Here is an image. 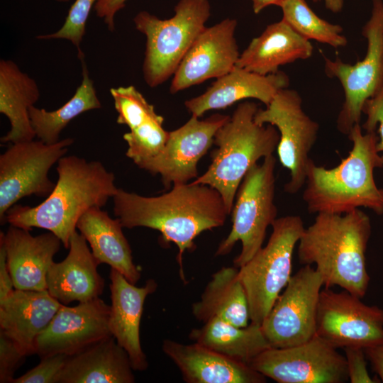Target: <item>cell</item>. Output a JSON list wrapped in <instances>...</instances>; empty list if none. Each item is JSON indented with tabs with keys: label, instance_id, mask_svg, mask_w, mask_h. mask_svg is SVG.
I'll use <instances>...</instances> for the list:
<instances>
[{
	"label": "cell",
	"instance_id": "obj_39",
	"mask_svg": "<svg viewBox=\"0 0 383 383\" xmlns=\"http://www.w3.org/2000/svg\"><path fill=\"white\" fill-rule=\"evenodd\" d=\"M14 289L9 272L4 243L0 240V302L3 301Z\"/></svg>",
	"mask_w": 383,
	"mask_h": 383
},
{
	"label": "cell",
	"instance_id": "obj_33",
	"mask_svg": "<svg viewBox=\"0 0 383 383\" xmlns=\"http://www.w3.org/2000/svg\"><path fill=\"white\" fill-rule=\"evenodd\" d=\"M98 0H75L68 11L62 27L55 33L40 35V40L64 39L70 41L77 49L79 59L84 56L81 43L85 34L90 12Z\"/></svg>",
	"mask_w": 383,
	"mask_h": 383
},
{
	"label": "cell",
	"instance_id": "obj_23",
	"mask_svg": "<svg viewBox=\"0 0 383 383\" xmlns=\"http://www.w3.org/2000/svg\"><path fill=\"white\" fill-rule=\"evenodd\" d=\"M98 265L85 238L76 231L70 238L67 257L54 262L48 270V292L63 305L99 297L104 279L97 271Z\"/></svg>",
	"mask_w": 383,
	"mask_h": 383
},
{
	"label": "cell",
	"instance_id": "obj_35",
	"mask_svg": "<svg viewBox=\"0 0 383 383\" xmlns=\"http://www.w3.org/2000/svg\"><path fill=\"white\" fill-rule=\"evenodd\" d=\"M26 357L14 341L0 331L1 383H12L15 372Z\"/></svg>",
	"mask_w": 383,
	"mask_h": 383
},
{
	"label": "cell",
	"instance_id": "obj_40",
	"mask_svg": "<svg viewBox=\"0 0 383 383\" xmlns=\"http://www.w3.org/2000/svg\"><path fill=\"white\" fill-rule=\"evenodd\" d=\"M367 360L370 362L372 370L377 374L379 380L383 382V343L364 349Z\"/></svg>",
	"mask_w": 383,
	"mask_h": 383
},
{
	"label": "cell",
	"instance_id": "obj_30",
	"mask_svg": "<svg viewBox=\"0 0 383 383\" xmlns=\"http://www.w3.org/2000/svg\"><path fill=\"white\" fill-rule=\"evenodd\" d=\"M189 338L231 359L249 365L260 353L271 348L261 325L250 323L238 327L213 318L193 328Z\"/></svg>",
	"mask_w": 383,
	"mask_h": 383
},
{
	"label": "cell",
	"instance_id": "obj_44",
	"mask_svg": "<svg viewBox=\"0 0 383 383\" xmlns=\"http://www.w3.org/2000/svg\"><path fill=\"white\" fill-rule=\"evenodd\" d=\"M382 161H383V156H382ZM381 193H382V199H383V189H381Z\"/></svg>",
	"mask_w": 383,
	"mask_h": 383
},
{
	"label": "cell",
	"instance_id": "obj_25",
	"mask_svg": "<svg viewBox=\"0 0 383 383\" xmlns=\"http://www.w3.org/2000/svg\"><path fill=\"white\" fill-rule=\"evenodd\" d=\"M313 47L282 18L268 25L240 54L236 66L260 74L279 71L281 66L311 57Z\"/></svg>",
	"mask_w": 383,
	"mask_h": 383
},
{
	"label": "cell",
	"instance_id": "obj_5",
	"mask_svg": "<svg viewBox=\"0 0 383 383\" xmlns=\"http://www.w3.org/2000/svg\"><path fill=\"white\" fill-rule=\"evenodd\" d=\"M257 109V105L249 101L237 106L214 135L217 148L211 154V164L192 182L217 190L228 214L246 173L260 158L273 155L279 143V133L274 126L255 121Z\"/></svg>",
	"mask_w": 383,
	"mask_h": 383
},
{
	"label": "cell",
	"instance_id": "obj_15",
	"mask_svg": "<svg viewBox=\"0 0 383 383\" xmlns=\"http://www.w3.org/2000/svg\"><path fill=\"white\" fill-rule=\"evenodd\" d=\"M229 116L216 113L205 120L192 116L177 129L169 131L163 149L155 156L136 165L152 174H160L166 188L171 184H186L199 177L197 165L212 144L216 131Z\"/></svg>",
	"mask_w": 383,
	"mask_h": 383
},
{
	"label": "cell",
	"instance_id": "obj_8",
	"mask_svg": "<svg viewBox=\"0 0 383 383\" xmlns=\"http://www.w3.org/2000/svg\"><path fill=\"white\" fill-rule=\"evenodd\" d=\"M276 158L273 155L256 163L245 175L236 193L232 209V228L219 244L216 256L228 254L238 241L241 242L240 254L234 266L240 268L262 247L267 229L277 219L274 204Z\"/></svg>",
	"mask_w": 383,
	"mask_h": 383
},
{
	"label": "cell",
	"instance_id": "obj_32",
	"mask_svg": "<svg viewBox=\"0 0 383 383\" xmlns=\"http://www.w3.org/2000/svg\"><path fill=\"white\" fill-rule=\"evenodd\" d=\"M279 7L282 19L305 39L313 40L334 48H343L348 44L341 26L320 18L305 0H285Z\"/></svg>",
	"mask_w": 383,
	"mask_h": 383
},
{
	"label": "cell",
	"instance_id": "obj_2",
	"mask_svg": "<svg viewBox=\"0 0 383 383\" xmlns=\"http://www.w3.org/2000/svg\"><path fill=\"white\" fill-rule=\"evenodd\" d=\"M56 170L57 181L47 198L36 206L13 205L6 212L5 223L29 231L47 230L69 248L80 217L91 208L105 206L118 188L114 174L99 161L65 155Z\"/></svg>",
	"mask_w": 383,
	"mask_h": 383
},
{
	"label": "cell",
	"instance_id": "obj_36",
	"mask_svg": "<svg viewBox=\"0 0 383 383\" xmlns=\"http://www.w3.org/2000/svg\"><path fill=\"white\" fill-rule=\"evenodd\" d=\"M362 111L366 116L362 128L366 132H376L377 129L379 135L376 148L379 153L383 152V86L365 102Z\"/></svg>",
	"mask_w": 383,
	"mask_h": 383
},
{
	"label": "cell",
	"instance_id": "obj_24",
	"mask_svg": "<svg viewBox=\"0 0 383 383\" xmlns=\"http://www.w3.org/2000/svg\"><path fill=\"white\" fill-rule=\"evenodd\" d=\"M61 306L48 290L14 289L0 302V331L14 341L27 356L35 354L36 338Z\"/></svg>",
	"mask_w": 383,
	"mask_h": 383
},
{
	"label": "cell",
	"instance_id": "obj_20",
	"mask_svg": "<svg viewBox=\"0 0 383 383\" xmlns=\"http://www.w3.org/2000/svg\"><path fill=\"white\" fill-rule=\"evenodd\" d=\"M0 240L14 289L47 290V274L62 245L60 239L50 231L33 236L29 230L9 225Z\"/></svg>",
	"mask_w": 383,
	"mask_h": 383
},
{
	"label": "cell",
	"instance_id": "obj_41",
	"mask_svg": "<svg viewBox=\"0 0 383 383\" xmlns=\"http://www.w3.org/2000/svg\"><path fill=\"white\" fill-rule=\"evenodd\" d=\"M252 5V10L255 13L257 14L261 12L264 9L275 5L279 6V5L285 0H251Z\"/></svg>",
	"mask_w": 383,
	"mask_h": 383
},
{
	"label": "cell",
	"instance_id": "obj_16",
	"mask_svg": "<svg viewBox=\"0 0 383 383\" xmlns=\"http://www.w3.org/2000/svg\"><path fill=\"white\" fill-rule=\"evenodd\" d=\"M110 306L100 297L74 306L60 307L47 328L35 340V354L40 358L54 354L74 355L111 336Z\"/></svg>",
	"mask_w": 383,
	"mask_h": 383
},
{
	"label": "cell",
	"instance_id": "obj_27",
	"mask_svg": "<svg viewBox=\"0 0 383 383\" xmlns=\"http://www.w3.org/2000/svg\"><path fill=\"white\" fill-rule=\"evenodd\" d=\"M129 357L113 336L69 355L60 383H133Z\"/></svg>",
	"mask_w": 383,
	"mask_h": 383
},
{
	"label": "cell",
	"instance_id": "obj_22",
	"mask_svg": "<svg viewBox=\"0 0 383 383\" xmlns=\"http://www.w3.org/2000/svg\"><path fill=\"white\" fill-rule=\"evenodd\" d=\"M289 77L282 71L267 75L235 66L201 95L185 101L188 111L201 117L206 111L227 108L237 101L255 99L267 106L281 90L289 87Z\"/></svg>",
	"mask_w": 383,
	"mask_h": 383
},
{
	"label": "cell",
	"instance_id": "obj_42",
	"mask_svg": "<svg viewBox=\"0 0 383 383\" xmlns=\"http://www.w3.org/2000/svg\"><path fill=\"white\" fill-rule=\"evenodd\" d=\"M321 0H313V2H318ZM326 8L333 12L339 13L341 11L344 4V0H323Z\"/></svg>",
	"mask_w": 383,
	"mask_h": 383
},
{
	"label": "cell",
	"instance_id": "obj_13",
	"mask_svg": "<svg viewBox=\"0 0 383 383\" xmlns=\"http://www.w3.org/2000/svg\"><path fill=\"white\" fill-rule=\"evenodd\" d=\"M250 365L279 383H343L348 380L345 356L318 335L295 346L266 349Z\"/></svg>",
	"mask_w": 383,
	"mask_h": 383
},
{
	"label": "cell",
	"instance_id": "obj_21",
	"mask_svg": "<svg viewBox=\"0 0 383 383\" xmlns=\"http://www.w3.org/2000/svg\"><path fill=\"white\" fill-rule=\"evenodd\" d=\"M163 353L187 383H264L266 377L250 365L231 359L197 343L162 342Z\"/></svg>",
	"mask_w": 383,
	"mask_h": 383
},
{
	"label": "cell",
	"instance_id": "obj_43",
	"mask_svg": "<svg viewBox=\"0 0 383 383\" xmlns=\"http://www.w3.org/2000/svg\"><path fill=\"white\" fill-rule=\"evenodd\" d=\"M55 1L60 3H66V2L70 1V0H55Z\"/></svg>",
	"mask_w": 383,
	"mask_h": 383
},
{
	"label": "cell",
	"instance_id": "obj_9",
	"mask_svg": "<svg viewBox=\"0 0 383 383\" xmlns=\"http://www.w3.org/2000/svg\"><path fill=\"white\" fill-rule=\"evenodd\" d=\"M362 35L367 40L365 57L351 65L339 57H324V70L337 79L344 91V101L337 118V128L348 135L354 125L360 123L365 102L383 86V0H372L370 18Z\"/></svg>",
	"mask_w": 383,
	"mask_h": 383
},
{
	"label": "cell",
	"instance_id": "obj_18",
	"mask_svg": "<svg viewBox=\"0 0 383 383\" xmlns=\"http://www.w3.org/2000/svg\"><path fill=\"white\" fill-rule=\"evenodd\" d=\"M109 279L111 334L127 353L133 370L144 371L148 362L140 343V321L145 299L157 290V284L149 279L143 287H136L113 268Z\"/></svg>",
	"mask_w": 383,
	"mask_h": 383
},
{
	"label": "cell",
	"instance_id": "obj_34",
	"mask_svg": "<svg viewBox=\"0 0 383 383\" xmlns=\"http://www.w3.org/2000/svg\"><path fill=\"white\" fill-rule=\"evenodd\" d=\"M68 356L54 354L43 357L38 365L14 378L12 383H60Z\"/></svg>",
	"mask_w": 383,
	"mask_h": 383
},
{
	"label": "cell",
	"instance_id": "obj_12",
	"mask_svg": "<svg viewBox=\"0 0 383 383\" xmlns=\"http://www.w3.org/2000/svg\"><path fill=\"white\" fill-rule=\"evenodd\" d=\"M323 286L320 274L306 265L292 276L261 324L272 348L302 344L316 335V312Z\"/></svg>",
	"mask_w": 383,
	"mask_h": 383
},
{
	"label": "cell",
	"instance_id": "obj_38",
	"mask_svg": "<svg viewBox=\"0 0 383 383\" xmlns=\"http://www.w3.org/2000/svg\"><path fill=\"white\" fill-rule=\"evenodd\" d=\"M127 0H98L94 6L96 15L103 19L108 29H115V16L126 6Z\"/></svg>",
	"mask_w": 383,
	"mask_h": 383
},
{
	"label": "cell",
	"instance_id": "obj_26",
	"mask_svg": "<svg viewBox=\"0 0 383 383\" xmlns=\"http://www.w3.org/2000/svg\"><path fill=\"white\" fill-rule=\"evenodd\" d=\"M123 228L118 218H112L99 207L89 209L77 223V229L89 243L98 264L109 265L135 284L141 277V272L133 262Z\"/></svg>",
	"mask_w": 383,
	"mask_h": 383
},
{
	"label": "cell",
	"instance_id": "obj_17",
	"mask_svg": "<svg viewBox=\"0 0 383 383\" xmlns=\"http://www.w3.org/2000/svg\"><path fill=\"white\" fill-rule=\"evenodd\" d=\"M238 22L225 18L206 27L194 40L172 77L170 91L176 94L235 67L240 57L235 38Z\"/></svg>",
	"mask_w": 383,
	"mask_h": 383
},
{
	"label": "cell",
	"instance_id": "obj_4",
	"mask_svg": "<svg viewBox=\"0 0 383 383\" xmlns=\"http://www.w3.org/2000/svg\"><path fill=\"white\" fill-rule=\"evenodd\" d=\"M353 143L348 155L333 168L316 165L311 160L306 171L303 199L310 213L343 214L361 207L383 214L381 189L374 171L383 167L376 145V132H362L360 123L348 135Z\"/></svg>",
	"mask_w": 383,
	"mask_h": 383
},
{
	"label": "cell",
	"instance_id": "obj_31",
	"mask_svg": "<svg viewBox=\"0 0 383 383\" xmlns=\"http://www.w3.org/2000/svg\"><path fill=\"white\" fill-rule=\"evenodd\" d=\"M82 62V80L74 95L59 109L48 111L32 106L29 114L35 137L46 144H54L60 140V135L67 124L79 115L101 107L94 82L91 79L84 56Z\"/></svg>",
	"mask_w": 383,
	"mask_h": 383
},
{
	"label": "cell",
	"instance_id": "obj_10",
	"mask_svg": "<svg viewBox=\"0 0 383 383\" xmlns=\"http://www.w3.org/2000/svg\"><path fill=\"white\" fill-rule=\"evenodd\" d=\"M254 119L259 124L272 125L279 131L278 158L290 174L284 190L289 194L298 192L306 183L311 160L309 153L318 138V123L304 111L299 92L289 87L281 89L265 109L258 108Z\"/></svg>",
	"mask_w": 383,
	"mask_h": 383
},
{
	"label": "cell",
	"instance_id": "obj_3",
	"mask_svg": "<svg viewBox=\"0 0 383 383\" xmlns=\"http://www.w3.org/2000/svg\"><path fill=\"white\" fill-rule=\"evenodd\" d=\"M371 231L370 217L360 209L317 213L298 242L299 262L315 265L325 288L338 286L362 299L370 279L365 252Z\"/></svg>",
	"mask_w": 383,
	"mask_h": 383
},
{
	"label": "cell",
	"instance_id": "obj_7",
	"mask_svg": "<svg viewBox=\"0 0 383 383\" xmlns=\"http://www.w3.org/2000/svg\"><path fill=\"white\" fill-rule=\"evenodd\" d=\"M267 245L239 268L250 323L261 325L291 278L292 256L304 230L302 218L288 215L277 218Z\"/></svg>",
	"mask_w": 383,
	"mask_h": 383
},
{
	"label": "cell",
	"instance_id": "obj_6",
	"mask_svg": "<svg viewBox=\"0 0 383 383\" xmlns=\"http://www.w3.org/2000/svg\"><path fill=\"white\" fill-rule=\"evenodd\" d=\"M167 19L142 11L133 18L135 28L146 37L143 74L156 87L173 77L211 15L209 0H179Z\"/></svg>",
	"mask_w": 383,
	"mask_h": 383
},
{
	"label": "cell",
	"instance_id": "obj_37",
	"mask_svg": "<svg viewBox=\"0 0 383 383\" xmlns=\"http://www.w3.org/2000/svg\"><path fill=\"white\" fill-rule=\"evenodd\" d=\"M343 349L345 353L348 380L351 383L378 382L369 374L367 369V357L363 348L347 347Z\"/></svg>",
	"mask_w": 383,
	"mask_h": 383
},
{
	"label": "cell",
	"instance_id": "obj_19",
	"mask_svg": "<svg viewBox=\"0 0 383 383\" xmlns=\"http://www.w3.org/2000/svg\"><path fill=\"white\" fill-rule=\"evenodd\" d=\"M110 94L118 113L116 122L130 129L123 135L128 145L126 156L137 165L157 155L169 135L163 127L164 118L133 85L111 88Z\"/></svg>",
	"mask_w": 383,
	"mask_h": 383
},
{
	"label": "cell",
	"instance_id": "obj_1",
	"mask_svg": "<svg viewBox=\"0 0 383 383\" xmlns=\"http://www.w3.org/2000/svg\"><path fill=\"white\" fill-rule=\"evenodd\" d=\"M113 200V213L123 228L157 230L164 243L176 244L182 279L184 252L194 249V240L201 233L222 226L228 215L217 190L193 182L174 184L172 190L157 196H144L118 188Z\"/></svg>",
	"mask_w": 383,
	"mask_h": 383
},
{
	"label": "cell",
	"instance_id": "obj_11",
	"mask_svg": "<svg viewBox=\"0 0 383 383\" xmlns=\"http://www.w3.org/2000/svg\"><path fill=\"white\" fill-rule=\"evenodd\" d=\"M73 142L67 138L50 145L40 140L10 143L0 155L1 224L5 223L6 212L20 199L31 195L47 197L52 192L55 184L48 172Z\"/></svg>",
	"mask_w": 383,
	"mask_h": 383
},
{
	"label": "cell",
	"instance_id": "obj_28",
	"mask_svg": "<svg viewBox=\"0 0 383 383\" xmlns=\"http://www.w3.org/2000/svg\"><path fill=\"white\" fill-rule=\"evenodd\" d=\"M40 90L37 82L21 70L11 60H0V113L11 124L10 131L1 138L3 143L33 140L35 137L29 114L38 101Z\"/></svg>",
	"mask_w": 383,
	"mask_h": 383
},
{
	"label": "cell",
	"instance_id": "obj_29",
	"mask_svg": "<svg viewBox=\"0 0 383 383\" xmlns=\"http://www.w3.org/2000/svg\"><path fill=\"white\" fill-rule=\"evenodd\" d=\"M192 311L196 319L203 323L218 318L238 327L248 326L249 305L239 268L223 267L213 274Z\"/></svg>",
	"mask_w": 383,
	"mask_h": 383
},
{
	"label": "cell",
	"instance_id": "obj_14",
	"mask_svg": "<svg viewBox=\"0 0 383 383\" xmlns=\"http://www.w3.org/2000/svg\"><path fill=\"white\" fill-rule=\"evenodd\" d=\"M316 335L336 348L363 349L383 343V309L369 306L346 290L321 289L316 312Z\"/></svg>",
	"mask_w": 383,
	"mask_h": 383
}]
</instances>
